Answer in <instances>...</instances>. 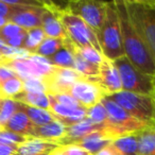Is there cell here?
I'll list each match as a JSON object with an SVG mask.
<instances>
[{"mask_svg":"<svg viewBox=\"0 0 155 155\" xmlns=\"http://www.w3.org/2000/svg\"><path fill=\"white\" fill-rule=\"evenodd\" d=\"M60 147L62 148L65 155H93L89 152H87L86 150H84L79 146H75V144H65V146Z\"/></svg>","mask_w":155,"mask_h":155,"instance_id":"cell-37","label":"cell"},{"mask_svg":"<svg viewBox=\"0 0 155 155\" xmlns=\"http://www.w3.org/2000/svg\"><path fill=\"white\" fill-rule=\"evenodd\" d=\"M8 22H9V19H7V18H3V17H0V29L2 28L5 24H8Z\"/></svg>","mask_w":155,"mask_h":155,"instance_id":"cell-43","label":"cell"},{"mask_svg":"<svg viewBox=\"0 0 155 155\" xmlns=\"http://www.w3.org/2000/svg\"><path fill=\"white\" fill-rule=\"evenodd\" d=\"M52 66L62 68H74V54L72 51V45L68 38L65 39L64 47L61 48L55 54L47 58Z\"/></svg>","mask_w":155,"mask_h":155,"instance_id":"cell-21","label":"cell"},{"mask_svg":"<svg viewBox=\"0 0 155 155\" xmlns=\"http://www.w3.org/2000/svg\"><path fill=\"white\" fill-rule=\"evenodd\" d=\"M67 127L61 123L60 121L54 120L45 125H35L32 137L38 139L47 140V141L58 142L66 137Z\"/></svg>","mask_w":155,"mask_h":155,"instance_id":"cell-17","label":"cell"},{"mask_svg":"<svg viewBox=\"0 0 155 155\" xmlns=\"http://www.w3.org/2000/svg\"><path fill=\"white\" fill-rule=\"evenodd\" d=\"M13 12L9 18V21L17 25L24 30L28 31L41 26V16L45 11L43 7H12Z\"/></svg>","mask_w":155,"mask_h":155,"instance_id":"cell-13","label":"cell"},{"mask_svg":"<svg viewBox=\"0 0 155 155\" xmlns=\"http://www.w3.org/2000/svg\"><path fill=\"white\" fill-rule=\"evenodd\" d=\"M113 62L120 75L122 91L139 95H152L155 87V78L137 70L125 56Z\"/></svg>","mask_w":155,"mask_h":155,"instance_id":"cell-7","label":"cell"},{"mask_svg":"<svg viewBox=\"0 0 155 155\" xmlns=\"http://www.w3.org/2000/svg\"><path fill=\"white\" fill-rule=\"evenodd\" d=\"M49 96V95H48ZM50 99V112L53 114L55 120L60 121L66 127L77 123L79 121L86 118V110L85 108H71L67 106L61 105L56 101H54L49 96Z\"/></svg>","mask_w":155,"mask_h":155,"instance_id":"cell-14","label":"cell"},{"mask_svg":"<svg viewBox=\"0 0 155 155\" xmlns=\"http://www.w3.org/2000/svg\"><path fill=\"white\" fill-rule=\"evenodd\" d=\"M65 39L46 37L43 41V43L39 45V47L36 49L34 54L43 56V58H50V56H52L53 54H55L61 48L64 47Z\"/></svg>","mask_w":155,"mask_h":155,"instance_id":"cell-29","label":"cell"},{"mask_svg":"<svg viewBox=\"0 0 155 155\" xmlns=\"http://www.w3.org/2000/svg\"><path fill=\"white\" fill-rule=\"evenodd\" d=\"M24 84H25V91L46 93L45 85H44L41 79H28V80L24 81Z\"/></svg>","mask_w":155,"mask_h":155,"instance_id":"cell-36","label":"cell"},{"mask_svg":"<svg viewBox=\"0 0 155 155\" xmlns=\"http://www.w3.org/2000/svg\"><path fill=\"white\" fill-rule=\"evenodd\" d=\"M20 110V103L14 99H1L0 102V125L3 127L15 113Z\"/></svg>","mask_w":155,"mask_h":155,"instance_id":"cell-30","label":"cell"},{"mask_svg":"<svg viewBox=\"0 0 155 155\" xmlns=\"http://www.w3.org/2000/svg\"><path fill=\"white\" fill-rule=\"evenodd\" d=\"M20 110L24 112L25 114L28 116V118L30 119L36 127L48 124V123L55 120L53 114H52L50 110H44V108L33 107V106H29V105H26V104L20 103Z\"/></svg>","mask_w":155,"mask_h":155,"instance_id":"cell-24","label":"cell"},{"mask_svg":"<svg viewBox=\"0 0 155 155\" xmlns=\"http://www.w3.org/2000/svg\"><path fill=\"white\" fill-rule=\"evenodd\" d=\"M45 11L41 16V28L43 29L44 33H45L46 37H50V38H60L65 39L67 38L65 30L63 28L62 24H61L60 19H58V15L52 11L50 8L46 5L45 1H43Z\"/></svg>","mask_w":155,"mask_h":155,"instance_id":"cell-15","label":"cell"},{"mask_svg":"<svg viewBox=\"0 0 155 155\" xmlns=\"http://www.w3.org/2000/svg\"><path fill=\"white\" fill-rule=\"evenodd\" d=\"M71 45H72V44H71ZM72 51H73V54H74V68L73 69H74L81 77L84 78V79L91 80V81L97 80V78L99 77V66L87 62L82 56L79 55V54L73 50V45H72Z\"/></svg>","mask_w":155,"mask_h":155,"instance_id":"cell-25","label":"cell"},{"mask_svg":"<svg viewBox=\"0 0 155 155\" xmlns=\"http://www.w3.org/2000/svg\"><path fill=\"white\" fill-rule=\"evenodd\" d=\"M58 147H60L58 142L47 141V140L30 137L26 142H24V143L18 147L16 154L18 155L50 154Z\"/></svg>","mask_w":155,"mask_h":155,"instance_id":"cell-18","label":"cell"},{"mask_svg":"<svg viewBox=\"0 0 155 155\" xmlns=\"http://www.w3.org/2000/svg\"><path fill=\"white\" fill-rule=\"evenodd\" d=\"M14 77H18V75L11 68H9L5 65H0V85L2 84L3 82H5L7 80Z\"/></svg>","mask_w":155,"mask_h":155,"instance_id":"cell-38","label":"cell"},{"mask_svg":"<svg viewBox=\"0 0 155 155\" xmlns=\"http://www.w3.org/2000/svg\"><path fill=\"white\" fill-rule=\"evenodd\" d=\"M3 62H5V58H3V56L1 55V54H0V65L2 64Z\"/></svg>","mask_w":155,"mask_h":155,"instance_id":"cell-44","label":"cell"},{"mask_svg":"<svg viewBox=\"0 0 155 155\" xmlns=\"http://www.w3.org/2000/svg\"><path fill=\"white\" fill-rule=\"evenodd\" d=\"M121 155H137L138 154V138L137 133L122 136L112 142Z\"/></svg>","mask_w":155,"mask_h":155,"instance_id":"cell-26","label":"cell"},{"mask_svg":"<svg viewBox=\"0 0 155 155\" xmlns=\"http://www.w3.org/2000/svg\"><path fill=\"white\" fill-rule=\"evenodd\" d=\"M127 16L155 61V0H123Z\"/></svg>","mask_w":155,"mask_h":155,"instance_id":"cell-2","label":"cell"},{"mask_svg":"<svg viewBox=\"0 0 155 155\" xmlns=\"http://www.w3.org/2000/svg\"><path fill=\"white\" fill-rule=\"evenodd\" d=\"M73 50H74L79 55L82 56L84 60H86L87 62L91 63V64H94V65H97V66H100L101 63L103 62V60H104L103 54L93 47L77 48L73 46Z\"/></svg>","mask_w":155,"mask_h":155,"instance_id":"cell-32","label":"cell"},{"mask_svg":"<svg viewBox=\"0 0 155 155\" xmlns=\"http://www.w3.org/2000/svg\"><path fill=\"white\" fill-rule=\"evenodd\" d=\"M120 20L121 38L124 56L140 72L155 78V61L139 35L132 26L123 0H115Z\"/></svg>","mask_w":155,"mask_h":155,"instance_id":"cell-1","label":"cell"},{"mask_svg":"<svg viewBox=\"0 0 155 155\" xmlns=\"http://www.w3.org/2000/svg\"><path fill=\"white\" fill-rule=\"evenodd\" d=\"M69 95L72 96L83 108L88 110L103 99L104 94L95 81L80 79L71 87Z\"/></svg>","mask_w":155,"mask_h":155,"instance_id":"cell-11","label":"cell"},{"mask_svg":"<svg viewBox=\"0 0 155 155\" xmlns=\"http://www.w3.org/2000/svg\"><path fill=\"white\" fill-rule=\"evenodd\" d=\"M113 142L110 139H108L101 131H96L84 137L80 138L77 141L72 142L70 144H75V146L81 147L82 149L86 150L91 154L96 155L99 151H101L103 148H105L107 144Z\"/></svg>","mask_w":155,"mask_h":155,"instance_id":"cell-20","label":"cell"},{"mask_svg":"<svg viewBox=\"0 0 155 155\" xmlns=\"http://www.w3.org/2000/svg\"><path fill=\"white\" fill-rule=\"evenodd\" d=\"M1 130H2V127H1V125H0V131H1Z\"/></svg>","mask_w":155,"mask_h":155,"instance_id":"cell-47","label":"cell"},{"mask_svg":"<svg viewBox=\"0 0 155 155\" xmlns=\"http://www.w3.org/2000/svg\"><path fill=\"white\" fill-rule=\"evenodd\" d=\"M137 155H155V127L147 125L141 131L137 132Z\"/></svg>","mask_w":155,"mask_h":155,"instance_id":"cell-22","label":"cell"},{"mask_svg":"<svg viewBox=\"0 0 155 155\" xmlns=\"http://www.w3.org/2000/svg\"><path fill=\"white\" fill-rule=\"evenodd\" d=\"M24 32H26V30L18 27L17 25L9 21L0 29V39L5 44L9 39L13 38V37L17 36V35L21 34Z\"/></svg>","mask_w":155,"mask_h":155,"instance_id":"cell-34","label":"cell"},{"mask_svg":"<svg viewBox=\"0 0 155 155\" xmlns=\"http://www.w3.org/2000/svg\"><path fill=\"white\" fill-rule=\"evenodd\" d=\"M34 127L35 124L28 118V116L24 112H21V110H18L3 125L2 129L10 132H13V133L19 134V135L22 136L32 137Z\"/></svg>","mask_w":155,"mask_h":155,"instance_id":"cell-19","label":"cell"},{"mask_svg":"<svg viewBox=\"0 0 155 155\" xmlns=\"http://www.w3.org/2000/svg\"><path fill=\"white\" fill-rule=\"evenodd\" d=\"M18 147L7 146L0 143V155H15Z\"/></svg>","mask_w":155,"mask_h":155,"instance_id":"cell-41","label":"cell"},{"mask_svg":"<svg viewBox=\"0 0 155 155\" xmlns=\"http://www.w3.org/2000/svg\"><path fill=\"white\" fill-rule=\"evenodd\" d=\"M19 103L26 104L33 107L44 108L50 110V99L46 93H32V91H22L20 95L14 98Z\"/></svg>","mask_w":155,"mask_h":155,"instance_id":"cell-23","label":"cell"},{"mask_svg":"<svg viewBox=\"0 0 155 155\" xmlns=\"http://www.w3.org/2000/svg\"><path fill=\"white\" fill-rule=\"evenodd\" d=\"M105 97L121 106L136 120L146 125L155 127V103L152 95H139L121 91Z\"/></svg>","mask_w":155,"mask_h":155,"instance_id":"cell-6","label":"cell"},{"mask_svg":"<svg viewBox=\"0 0 155 155\" xmlns=\"http://www.w3.org/2000/svg\"><path fill=\"white\" fill-rule=\"evenodd\" d=\"M45 38H46V35L41 27L28 30L27 31L26 39H25V44L22 49H25L30 54H34L36 49L39 47V45L43 43V41Z\"/></svg>","mask_w":155,"mask_h":155,"instance_id":"cell-28","label":"cell"},{"mask_svg":"<svg viewBox=\"0 0 155 155\" xmlns=\"http://www.w3.org/2000/svg\"><path fill=\"white\" fill-rule=\"evenodd\" d=\"M15 155H18V154H15ZM38 155H49V154H38Z\"/></svg>","mask_w":155,"mask_h":155,"instance_id":"cell-46","label":"cell"},{"mask_svg":"<svg viewBox=\"0 0 155 155\" xmlns=\"http://www.w3.org/2000/svg\"><path fill=\"white\" fill-rule=\"evenodd\" d=\"M96 155H121V154H120V152L117 150L116 147L110 142L105 148H103L101 151H99Z\"/></svg>","mask_w":155,"mask_h":155,"instance_id":"cell-40","label":"cell"},{"mask_svg":"<svg viewBox=\"0 0 155 155\" xmlns=\"http://www.w3.org/2000/svg\"><path fill=\"white\" fill-rule=\"evenodd\" d=\"M152 96H153V99H154V103H155V87H154V91H153Z\"/></svg>","mask_w":155,"mask_h":155,"instance_id":"cell-45","label":"cell"},{"mask_svg":"<svg viewBox=\"0 0 155 155\" xmlns=\"http://www.w3.org/2000/svg\"><path fill=\"white\" fill-rule=\"evenodd\" d=\"M45 3L48 8H50L58 15V19H60L61 24L65 30L67 38L70 41V43L74 47H93L102 53L96 33L81 18L72 15L71 13L67 12L63 7H58L54 2L45 1Z\"/></svg>","mask_w":155,"mask_h":155,"instance_id":"cell-4","label":"cell"},{"mask_svg":"<svg viewBox=\"0 0 155 155\" xmlns=\"http://www.w3.org/2000/svg\"><path fill=\"white\" fill-rule=\"evenodd\" d=\"M86 118L89 119L96 125L100 127V129H102L103 124L107 120V112H106L103 104L100 102L97 105L93 106L86 110Z\"/></svg>","mask_w":155,"mask_h":155,"instance_id":"cell-31","label":"cell"},{"mask_svg":"<svg viewBox=\"0 0 155 155\" xmlns=\"http://www.w3.org/2000/svg\"><path fill=\"white\" fill-rule=\"evenodd\" d=\"M11 68L22 81L28 79H43L52 69V65L46 58L28 54L24 58L5 60L2 63Z\"/></svg>","mask_w":155,"mask_h":155,"instance_id":"cell-9","label":"cell"},{"mask_svg":"<svg viewBox=\"0 0 155 155\" xmlns=\"http://www.w3.org/2000/svg\"><path fill=\"white\" fill-rule=\"evenodd\" d=\"M54 101H56L61 105L67 106V107L71 108H80L82 106L78 103V101L70 96L69 94H60V95H49Z\"/></svg>","mask_w":155,"mask_h":155,"instance_id":"cell-35","label":"cell"},{"mask_svg":"<svg viewBox=\"0 0 155 155\" xmlns=\"http://www.w3.org/2000/svg\"><path fill=\"white\" fill-rule=\"evenodd\" d=\"M80 79L84 78L81 77L74 69L52 66L50 72L45 75L41 81L48 95H60L69 94L72 85Z\"/></svg>","mask_w":155,"mask_h":155,"instance_id":"cell-10","label":"cell"},{"mask_svg":"<svg viewBox=\"0 0 155 155\" xmlns=\"http://www.w3.org/2000/svg\"><path fill=\"white\" fill-rule=\"evenodd\" d=\"M22 91H25V84L19 77L11 78L0 85L1 99H14Z\"/></svg>","mask_w":155,"mask_h":155,"instance_id":"cell-27","label":"cell"},{"mask_svg":"<svg viewBox=\"0 0 155 155\" xmlns=\"http://www.w3.org/2000/svg\"><path fill=\"white\" fill-rule=\"evenodd\" d=\"M12 12H13L12 7H10L5 0H0V17L9 19Z\"/></svg>","mask_w":155,"mask_h":155,"instance_id":"cell-39","label":"cell"},{"mask_svg":"<svg viewBox=\"0 0 155 155\" xmlns=\"http://www.w3.org/2000/svg\"><path fill=\"white\" fill-rule=\"evenodd\" d=\"M107 1L98 0H71L66 2L64 9L83 20L97 34L104 21Z\"/></svg>","mask_w":155,"mask_h":155,"instance_id":"cell-8","label":"cell"},{"mask_svg":"<svg viewBox=\"0 0 155 155\" xmlns=\"http://www.w3.org/2000/svg\"><path fill=\"white\" fill-rule=\"evenodd\" d=\"M96 35H97L102 54L105 58L115 61L124 56L122 38H121L120 20H119L115 0L107 1L105 18Z\"/></svg>","mask_w":155,"mask_h":155,"instance_id":"cell-3","label":"cell"},{"mask_svg":"<svg viewBox=\"0 0 155 155\" xmlns=\"http://www.w3.org/2000/svg\"><path fill=\"white\" fill-rule=\"evenodd\" d=\"M100 127L96 125L95 123L91 122L89 119L85 118L83 120L79 121L77 123L67 127L66 131V137L58 141V146H65V144H70L72 142L77 141L80 138L84 137V136L88 135V134L93 133L96 131H100Z\"/></svg>","mask_w":155,"mask_h":155,"instance_id":"cell-16","label":"cell"},{"mask_svg":"<svg viewBox=\"0 0 155 155\" xmlns=\"http://www.w3.org/2000/svg\"><path fill=\"white\" fill-rule=\"evenodd\" d=\"M105 96H112L122 91L120 75L115 66L114 62L104 58L99 66V77L95 81Z\"/></svg>","mask_w":155,"mask_h":155,"instance_id":"cell-12","label":"cell"},{"mask_svg":"<svg viewBox=\"0 0 155 155\" xmlns=\"http://www.w3.org/2000/svg\"><path fill=\"white\" fill-rule=\"evenodd\" d=\"M0 102H1V98H0Z\"/></svg>","mask_w":155,"mask_h":155,"instance_id":"cell-48","label":"cell"},{"mask_svg":"<svg viewBox=\"0 0 155 155\" xmlns=\"http://www.w3.org/2000/svg\"><path fill=\"white\" fill-rule=\"evenodd\" d=\"M30 137L22 136L19 134L13 133V132L7 131V130H1L0 131V143L7 144L12 147H19L24 142H26Z\"/></svg>","mask_w":155,"mask_h":155,"instance_id":"cell-33","label":"cell"},{"mask_svg":"<svg viewBox=\"0 0 155 155\" xmlns=\"http://www.w3.org/2000/svg\"><path fill=\"white\" fill-rule=\"evenodd\" d=\"M101 103L107 112V120L100 131L112 141L122 136L141 131L147 125L129 115L121 106L107 97H103Z\"/></svg>","mask_w":155,"mask_h":155,"instance_id":"cell-5","label":"cell"},{"mask_svg":"<svg viewBox=\"0 0 155 155\" xmlns=\"http://www.w3.org/2000/svg\"><path fill=\"white\" fill-rule=\"evenodd\" d=\"M49 155H65V154H64V152H63L62 148H61V147H58V148L54 149Z\"/></svg>","mask_w":155,"mask_h":155,"instance_id":"cell-42","label":"cell"}]
</instances>
